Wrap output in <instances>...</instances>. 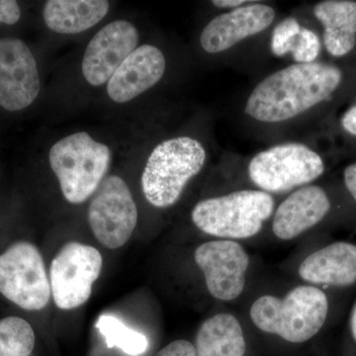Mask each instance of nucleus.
<instances>
[{"label":"nucleus","instance_id":"obj_1","mask_svg":"<svg viewBox=\"0 0 356 356\" xmlns=\"http://www.w3.org/2000/svg\"><path fill=\"white\" fill-rule=\"evenodd\" d=\"M343 74L327 63L293 64L267 74L250 89L243 106L245 119L262 127H281L303 120L329 100Z\"/></svg>","mask_w":356,"mask_h":356},{"label":"nucleus","instance_id":"obj_2","mask_svg":"<svg viewBox=\"0 0 356 356\" xmlns=\"http://www.w3.org/2000/svg\"><path fill=\"white\" fill-rule=\"evenodd\" d=\"M329 310V299L320 287L301 284L283 297H259L250 306V318L264 334L300 344L317 336L327 322Z\"/></svg>","mask_w":356,"mask_h":356},{"label":"nucleus","instance_id":"obj_3","mask_svg":"<svg viewBox=\"0 0 356 356\" xmlns=\"http://www.w3.org/2000/svg\"><path fill=\"white\" fill-rule=\"evenodd\" d=\"M275 199L257 188L238 189L199 201L191 211L194 226L217 240H248L273 217Z\"/></svg>","mask_w":356,"mask_h":356},{"label":"nucleus","instance_id":"obj_4","mask_svg":"<svg viewBox=\"0 0 356 356\" xmlns=\"http://www.w3.org/2000/svg\"><path fill=\"white\" fill-rule=\"evenodd\" d=\"M207 159V149L196 138L178 136L159 143L149 154L142 175L147 202L159 209L175 205Z\"/></svg>","mask_w":356,"mask_h":356},{"label":"nucleus","instance_id":"obj_5","mask_svg":"<svg viewBox=\"0 0 356 356\" xmlns=\"http://www.w3.org/2000/svg\"><path fill=\"white\" fill-rule=\"evenodd\" d=\"M112 152L88 133L76 132L51 147L49 161L67 202L81 204L92 197L106 177Z\"/></svg>","mask_w":356,"mask_h":356},{"label":"nucleus","instance_id":"obj_6","mask_svg":"<svg viewBox=\"0 0 356 356\" xmlns=\"http://www.w3.org/2000/svg\"><path fill=\"white\" fill-rule=\"evenodd\" d=\"M325 170L322 156L310 146L302 142H284L252 156L247 175L255 188L273 196L313 184Z\"/></svg>","mask_w":356,"mask_h":356},{"label":"nucleus","instance_id":"obj_7","mask_svg":"<svg viewBox=\"0 0 356 356\" xmlns=\"http://www.w3.org/2000/svg\"><path fill=\"white\" fill-rule=\"evenodd\" d=\"M0 293L24 310L39 311L48 305L50 280L34 245L15 243L0 254Z\"/></svg>","mask_w":356,"mask_h":356},{"label":"nucleus","instance_id":"obj_8","mask_svg":"<svg viewBox=\"0 0 356 356\" xmlns=\"http://www.w3.org/2000/svg\"><path fill=\"white\" fill-rule=\"evenodd\" d=\"M102 266V254L91 245L70 242L60 248L50 267L51 291L58 308L72 310L86 303Z\"/></svg>","mask_w":356,"mask_h":356},{"label":"nucleus","instance_id":"obj_9","mask_svg":"<svg viewBox=\"0 0 356 356\" xmlns=\"http://www.w3.org/2000/svg\"><path fill=\"white\" fill-rule=\"evenodd\" d=\"M88 218L96 240L105 248L116 250L128 243L137 226L138 209L120 177H105L91 197Z\"/></svg>","mask_w":356,"mask_h":356},{"label":"nucleus","instance_id":"obj_10","mask_svg":"<svg viewBox=\"0 0 356 356\" xmlns=\"http://www.w3.org/2000/svg\"><path fill=\"white\" fill-rule=\"evenodd\" d=\"M194 261L213 298L231 302L245 291L250 255L240 243L216 238L201 243L194 252Z\"/></svg>","mask_w":356,"mask_h":356},{"label":"nucleus","instance_id":"obj_11","mask_svg":"<svg viewBox=\"0 0 356 356\" xmlns=\"http://www.w3.org/2000/svg\"><path fill=\"white\" fill-rule=\"evenodd\" d=\"M276 16L273 6L252 0L247 6L213 17L204 26L199 44L208 55H221L270 29Z\"/></svg>","mask_w":356,"mask_h":356},{"label":"nucleus","instance_id":"obj_12","mask_svg":"<svg viewBox=\"0 0 356 356\" xmlns=\"http://www.w3.org/2000/svg\"><path fill=\"white\" fill-rule=\"evenodd\" d=\"M41 83L36 58L25 42L0 38V106L19 111L39 95Z\"/></svg>","mask_w":356,"mask_h":356},{"label":"nucleus","instance_id":"obj_13","mask_svg":"<svg viewBox=\"0 0 356 356\" xmlns=\"http://www.w3.org/2000/svg\"><path fill=\"white\" fill-rule=\"evenodd\" d=\"M140 34L128 20H115L105 25L89 42L84 51L81 70L90 86L108 83L122 63L138 48Z\"/></svg>","mask_w":356,"mask_h":356},{"label":"nucleus","instance_id":"obj_14","mask_svg":"<svg viewBox=\"0 0 356 356\" xmlns=\"http://www.w3.org/2000/svg\"><path fill=\"white\" fill-rule=\"evenodd\" d=\"M331 207L329 195L320 185L300 187L276 206L271 217L273 235L283 242L295 240L320 224Z\"/></svg>","mask_w":356,"mask_h":356},{"label":"nucleus","instance_id":"obj_15","mask_svg":"<svg viewBox=\"0 0 356 356\" xmlns=\"http://www.w3.org/2000/svg\"><path fill=\"white\" fill-rule=\"evenodd\" d=\"M166 70L163 51L154 44L138 47L126 58L107 83L110 99L126 103L154 88L161 81Z\"/></svg>","mask_w":356,"mask_h":356},{"label":"nucleus","instance_id":"obj_16","mask_svg":"<svg viewBox=\"0 0 356 356\" xmlns=\"http://www.w3.org/2000/svg\"><path fill=\"white\" fill-rule=\"evenodd\" d=\"M298 275L313 286L350 287L356 283V245L336 242L312 252L298 267Z\"/></svg>","mask_w":356,"mask_h":356},{"label":"nucleus","instance_id":"obj_17","mask_svg":"<svg viewBox=\"0 0 356 356\" xmlns=\"http://www.w3.org/2000/svg\"><path fill=\"white\" fill-rule=\"evenodd\" d=\"M316 19L323 26V42L327 53L343 58L356 44V1L324 0L313 7Z\"/></svg>","mask_w":356,"mask_h":356},{"label":"nucleus","instance_id":"obj_18","mask_svg":"<svg viewBox=\"0 0 356 356\" xmlns=\"http://www.w3.org/2000/svg\"><path fill=\"white\" fill-rule=\"evenodd\" d=\"M106 0H49L43 17L49 29L58 34H79L98 24L108 14Z\"/></svg>","mask_w":356,"mask_h":356},{"label":"nucleus","instance_id":"obj_19","mask_svg":"<svg viewBox=\"0 0 356 356\" xmlns=\"http://www.w3.org/2000/svg\"><path fill=\"white\" fill-rule=\"evenodd\" d=\"M196 356H245L247 341L238 318L219 313L204 321L196 334Z\"/></svg>","mask_w":356,"mask_h":356},{"label":"nucleus","instance_id":"obj_20","mask_svg":"<svg viewBox=\"0 0 356 356\" xmlns=\"http://www.w3.org/2000/svg\"><path fill=\"white\" fill-rule=\"evenodd\" d=\"M95 327L104 337L107 348H119L130 356L144 355L149 348V341L144 334L131 329L115 316H100Z\"/></svg>","mask_w":356,"mask_h":356},{"label":"nucleus","instance_id":"obj_21","mask_svg":"<svg viewBox=\"0 0 356 356\" xmlns=\"http://www.w3.org/2000/svg\"><path fill=\"white\" fill-rule=\"evenodd\" d=\"M35 346V332L24 318L0 320V356H30Z\"/></svg>","mask_w":356,"mask_h":356},{"label":"nucleus","instance_id":"obj_22","mask_svg":"<svg viewBox=\"0 0 356 356\" xmlns=\"http://www.w3.org/2000/svg\"><path fill=\"white\" fill-rule=\"evenodd\" d=\"M302 24L295 17H286L274 26L271 32L269 47L275 57L291 55L294 44L301 31Z\"/></svg>","mask_w":356,"mask_h":356},{"label":"nucleus","instance_id":"obj_23","mask_svg":"<svg viewBox=\"0 0 356 356\" xmlns=\"http://www.w3.org/2000/svg\"><path fill=\"white\" fill-rule=\"evenodd\" d=\"M322 50V43L317 33L302 26L298 38L291 53L295 64H311L317 62Z\"/></svg>","mask_w":356,"mask_h":356},{"label":"nucleus","instance_id":"obj_24","mask_svg":"<svg viewBox=\"0 0 356 356\" xmlns=\"http://www.w3.org/2000/svg\"><path fill=\"white\" fill-rule=\"evenodd\" d=\"M154 356H196L194 344L185 339H177L161 348Z\"/></svg>","mask_w":356,"mask_h":356},{"label":"nucleus","instance_id":"obj_25","mask_svg":"<svg viewBox=\"0 0 356 356\" xmlns=\"http://www.w3.org/2000/svg\"><path fill=\"white\" fill-rule=\"evenodd\" d=\"M21 9L17 1L0 0V24L14 25L19 21Z\"/></svg>","mask_w":356,"mask_h":356},{"label":"nucleus","instance_id":"obj_26","mask_svg":"<svg viewBox=\"0 0 356 356\" xmlns=\"http://www.w3.org/2000/svg\"><path fill=\"white\" fill-rule=\"evenodd\" d=\"M341 125L346 133L356 137V102L344 112L341 116Z\"/></svg>","mask_w":356,"mask_h":356},{"label":"nucleus","instance_id":"obj_27","mask_svg":"<svg viewBox=\"0 0 356 356\" xmlns=\"http://www.w3.org/2000/svg\"><path fill=\"white\" fill-rule=\"evenodd\" d=\"M343 181L348 193L356 202V163L346 166L343 172Z\"/></svg>","mask_w":356,"mask_h":356},{"label":"nucleus","instance_id":"obj_28","mask_svg":"<svg viewBox=\"0 0 356 356\" xmlns=\"http://www.w3.org/2000/svg\"><path fill=\"white\" fill-rule=\"evenodd\" d=\"M252 0H213L211 4L216 8L222 9L224 11L234 10L243 6L250 3Z\"/></svg>","mask_w":356,"mask_h":356},{"label":"nucleus","instance_id":"obj_29","mask_svg":"<svg viewBox=\"0 0 356 356\" xmlns=\"http://www.w3.org/2000/svg\"><path fill=\"white\" fill-rule=\"evenodd\" d=\"M350 327L351 336L356 343V302L355 306H353V311H351L350 318Z\"/></svg>","mask_w":356,"mask_h":356}]
</instances>
